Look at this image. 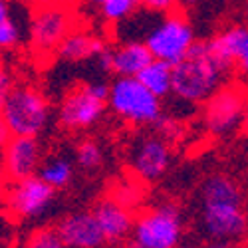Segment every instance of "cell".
I'll return each mask as SVG.
<instances>
[{"mask_svg": "<svg viewBox=\"0 0 248 248\" xmlns=\"http://www.w3.org/2000/svg\"><path fill=\"white\" fill-rule=\"evenodd\" d=\"M106 50H108V44L101 36L76 28L62 42V46L56 52V58L64 62H84V60H95Z\"/></svg>", "mask_w": 248, "mask_h": 248, "instance_id": "cell-17", "label": "cell"}, {"mask_svg": "<svg viewBox=\"0 0 248 248\" xmlns=\"http://www.w3.org/2000/svg\"><path fill=\"white\" fill-rule=\"evenodd\" d=\"M76 161H78V165L81 169L93 171L103 163V151H101V147L97 145L95 141L84 139L76 149Z\"/></svg>", "mask_w": 248, "mask_h": 248, "instance_id": "cell-22", "label": "cell"}, {"mask_svg": "<svg viewBox=\"0 0 248 248\" xmlns=\"http://www.w3.org/2000/svg\"><path fill=\"white\" fill-rule=\"evenodd\" d=\"M125 248H145V246H141L139 242H135V240H131V242H129V244H127Z\"/></svg>", "mask_w": 248, "mask_h": 248, "instance_id": "cell-32", "label": "cell"}, {"mask_svg": "<svg viewBox=\"0 0 248 248\" xmlns=\"http://www.w3.org/2000/svg\"><path fill=\"white\" fill-rule=\"evenodd\" d=\"M60 238L66 242L68 248H101L106 244V234L92 213H74L62 218L56 226Z\"/></svg>", "mask_w": 248, "mask_h": 248, "instance_id": "cell-14", "label": "cell"}, {"mask_svg": "<svg viewBox=\"0 0 248 248\" xmlns=\"http://www.w3.org/2000/svg\"><path fill=\"white\" fill-rule=\"evenodd\" d=\"M143 42L147 44L155 60L169 62L175 66L191 52L197 40L185 12L177 10L171 14H163L147 30Z\"/></svg>", "mask_w": 248, "mask_h": 248, "instance_id": "cell-7", "label": "cell"}, {"mask_svg": "<svg viewBox=\"0 0 248 248\" xmlns=\"http://www.w3.org/2000/svg\"><path fill=\"white\" fill-rule=\"evenodd\" d=\"M177 248H193V246H177Z\"/></svg>", "mask_w": 248, "mask_h": 248, "instance_id": "cell-34", "label": "cell"}, {"mask_svg": "<svg viewBox=\"0 0 248 248\" xmlns=\"http://www.w3.org/2000/svg\"><path fill=\"white\" fill-rule=\"evenodd\" d=\"M12 88H14V84H12L10 74H8L6 66H4V68H2V72H0V99H2V97H4Z\"/></svg>", "mask_w": 248, "mask_h": 248, "instance_id": "cell-26", "label": "cell"}, {"mask_svg": "<svg viewBox=\"0 0 248 248\" xmlns=\"http://www.w3.org/2000/svg\"><path fill=\"white\" fill-rule=\"evenodd\" d=\"M2 129L10 137H38L52 117L46 95L32 86H14L2 99Z\"/></svg>", "mask_w": 248, "mask_h": 248, "instance_id": "cell-4", "label": "cell"}, {"mask_svg": "<svg viewBox=\"0 0 248 248\" xmlns=\"http://www.w3.org/2000/svg\"><path fill=\"white\" fill-rule=\"evenodd\" d=\"M42 149L36 137L14 135L4 143V173L10 181L38 175Z\"/></svg>", "mask_w": 248, "mask_h": 248, "instance_id": "cell-13", "label": "cell"}, {"mask_svg": "<svg viewBox=\"0 0 248 248\" xmlns=\"http://www.w3.org/2000/svg\"><path fill=\"white\" fill-rule=\"evenodd\" d=\"M248 106V92L238 84H224L204 101L202 123L215 137H229L242 127Z\"/></svg>", "mask_w": 248, "mask_h": 248, "instance_id": "cell-8", "label": "cell"}, {"mask_svg": "<svg viewBox=\"0 0 248 248\" xmlns=\"http://www.w3.org/2000/svg\"><path fill=\"white\" fill-rule=\"evenodd\" d=\"M22 26L14 14V2L0 0V46L2 50L16 48L22 40Z\"/></svg>", "mask_w": 248, "mask_h": 248, "instance_id": "cell-20", "label": "cell"}, {"mask_svg": "<svg viewBox=\"0 0 248 248\" xmlns=\"http://www.w3.org/2000/svg\"><path fill=\"white\" fill-rule=\"evenodd\" d=\"M181 2V8H189V6H193V4H197L199 0H179Z\"/></svg>", "mask_w": 248, "mask_h": 248, "instance_id": "cell-29", "label": "cell"}, {"mask_svg": "<svg viewBox=\"0 0 248 248\" xmlns=\"http://www.w3.org/2000/svg\"><path fill=\"white\" fill-rule=\"evenodd\" d=\"M56 189L38 175L12 181L6 193L8 209L18 218H38L42 217L54 202Z\"/></svg>", "mask_w": 248, "mask_h": 248, "instance_id": "cell-11", "label": "cell"}, {"mask_svg": "<svg viewBox=\"0 0 248 248\" xmlns=\"http://www.w3.org/2000/svg\"><path fill=\"white\" fill-rule=\"evenodd\" d=\"M246 18H248V6H246Z\"/></svg>", "mask_w": 248, "mask_h": 248, "instance_id": "cell-35", "label": "cell"}, {"mask_svg": "<svg viewBox=\"0 0 248 248\" xmlns=\"http://www.w3.org/2000/svg\"><path fill=\"white\" fill-rule=\"evenodd\" d=\"M139 8V0H106L99 6V14L108 24H123Z\"/></svg>", "mask_w": 248, "mask_h": 248, "instance_id": "cell-21", "label": "cell"}, {"mask_svg": "<svg viewBox=\"0 0 248 248\" xmlns=\"http://www.w3.org/2000/svg\"><path fill=\"white\" fill-rule=\"evenodd\" d=\"M226 72L211 54L209 42H195L173 68V97L185 106H199L226 84Z\"/></svg>", "mask_w": 248, "mask_h": 248, "instance_id": "cell-2", "label": "cell"}, {"mask_svg": "<svg viewBox=\"0 0 248 248\" xmlns=\"http://www.w3.org/2000/svg\"><path fill=\"white\" fill-rule=\"evenodd\" d=\"M76 30L74 4L54 0L50 4L30 8L28 18V44L40 62L56 58L62 42Z\"/></svg>", "mask_w": 248, "mask_h": 248, "instance_id": "cell-3", "label": "cell"}, {"mask_svg": "<svg viewBox=\"0 0 248 248\" xmlns=\"http://www.w3.org/2000/svg\"><path fill=\"white\" fill-rule=\"evenodd\" d=\"M38 177L42 181H46L50 187H54L56 191L64 189L74 177V165H72L70 159L62 157V155L50 157L48 161H44L42 165H40Z\"/></svg>", "mask_w": 248, "mask_h": 248, "instance_id": "cell-19", "label": "cell"}, {"mask_svg": "<svg viewBox=\"0 0 248 248\" xmlns=\"http://www.w3.org/2000/svg\"><path fill=\"white\" fill-rule=\"evenodd\" d=\"M139 6L153 14H171L181 10L179 0H139Z\"/></svg>", "mask_w": 248, "mask_h": 248, "instance_id": "cell-25", "label": "cell"}, {"mask_svg": "<svg viewBox=\"0 0 248 248\" xmlns=\"http://www.w3.org/2000/svg\"><path fill=\"white\" fill-rule=\"evenodd\" d=\"M93 215L101 226L103 234H106V240L115 244L125 240L129 232H133L135 226V218L129 213V206L123 204L121 201H117L115 197H106L101 199L95 209Z\"/></svg>", "mask_w": 248, "mask_h": 248, "instance_id": "cell-15", "label": "cell"}, {"mask_svg": "<svg viewBox=\"0 0 248 248\" xmlns=\"http://www.w3.org/2000/svg\"><path fill=\"white\" fill-rule=\"evenodd\" d=\"M206 248H236V244L226 240H206Z\"/></svg>", "mask_w": 248, "mask_h": 248, "instance_id": "cell-27", "label": "cell"}, {"mask_svg": "<svg viewBox=\"0 0 248 248\" xmlns=\"http://www.w3.org/2000/svg\"><path fill=\"white\" fill-rule=\"evenodd\" d=\"M199 222L206 240L240 242L248 232L244 195L234 179L222 173L209 175L199 191Z\"/></svg>", "mask_w": 248, "mask_h": 248, "instance_id": "cell-1", "label": "cell"}, {"mask_svg": "<svg viewBox=\"0 0 248 248\" xmlns=\"http://www.w3.org/2000/svg\"><path fill=\"white\" fill-rule=\"evenodd\" d=\"M173 68L175 66L169 64V62L153 60L137 78L149 92H153L157 97L163 99L173 93Z\"/></svg>", "mask_w": 248, "mask_h": 248, "instance_id": "cell-18", "label": "cell"}, {"mask_svg": "<svg viewBox=\"0 0 248 248\" xmlns=\"http://www.w3.org/2000/svg\"><path fill=\"white\" fill-rule=\"evenodd\" d=\"M22 248H68V246L60 238L56 229H40L34 234H30V238Z\"/></svg>", "mask_w": 248, "mask_h": 248, "instance_id": "cell-23", "label": "cell"}, {"mask_svg": "<svg viewBox=\"0 0 248 248\" xmlns=\"http://www.w3.org/2000/svg\"><path fill=\"white\" fill-rule=\"evenodd\" d=\"M84 2L90 4V6H97V8H99L103 2H106V0H84Z\"/></svg>", "mask_w": 248, "mask_h": 248, "instance_id": "cell-30", "label": "cell"}, {"mask_svg": "<svg viewBox=\"0 0 248 248\" xmlns=\"http://www.w3.org/2000/svg\"><path fill=\"white\" fill-rule=\"evenodd\" d=\"M242 129H244V133H248V106H246V111H244V121H242Z\"/></svg>", "mask_w": 248, "mask_h": 248, "instance_id": "cell-31", "label": "cell"}, {"mask_svg": "<svg viewBox=\"0 0 248 248\" xmlns=\"http://www.w3.org/2000/svg\"><path fill=\"white\" fill-rule=\"evenodd\" d=\"M111 84L103 79L84 81L74 86L60 103L58 121L64 129H88L103 117L106 103L109 101Z\"/></svg>", "mask_w": 248, "mask_h": 248, "instance_id": "cell-6", "label": "cell"}, {"mask_svg": "<svg viewBox=\"0 0 248 248\" xmlns=\"http://www.w3.org/2000/svg\"><path fill=\"white\" fill-rule=\"evenodd\" d=\"M153 60L145 42L127 40L111 48V74H115V78H137Z\"/></svg>", "mask_w": 248, "mask_h": 248, "instance_id": "cell-16", "label": "cell"}, {"mask_svg": "<svg viewBox=\"0 0 248 248\" xmlns=\"http://www.w3.org/2000/svg\"><path fill=\"white\" fill-rule=\"evenodd\" d=\"M246 211H248V209H246Z\"/></svg>", "mask_w": 248, "mask_h": 248, "instance_id": "cell-36", "label": "cell"}, {"mask_svg": "<svg viewBox=\"0 0 248 248\" xmlns=\"http://www.w3.org/2000/svg\"><path fill=\"white\" fill-rule=\"evenodd\" d=\"M155 131H157L159 135H163L169 143H173V141H177V139L181 137V133H183V123H181L175 115H167V113H165V115L159 119V123L155 125Z\"/></svg>", "mask_w": 248, "mask_h": 248, "instance_id": "cell-24", "label": "cell"}, {"mask_svg": "<svg viewBox=\"0 0 248 248\" xmlns=\"http://www.w3.org/2000/svg\"><path fill=\"white\" fill-rule=\"evenodd\" d=\"M24 4H28L30 8H36V6H44V4H50L54 0H22Z\"/></svg>", "mask_w": 248, "mask_h": 248, "instance_id": "cell-28", "label": "cell"}, {"mask_svg": "<svg viewBox=\"0 0 248 248\" xmlns=\"http://www.w3.org/2000/svg\"><path fill=\"white\" fill-rule=\"evenodd\" d=\"M171 145L157 131L141 133L129 149V167L139 181L155 183L169 169Z\"/></svg>", "mask_w": 248, "mask_h": 248, "instance_id": "cell-10", "label": "cell"}, {"mask_svg": "<svg viewBox=\"0 0 248 248\" xmlns=\"http://www.w3.org/2000/svg\"><path fill=\"white\" fill-rule=\"evenodd\" d=\"M108 103L119 119L137 127H155L165 115L161 97L149 92L139 78H115Z\"/></svg>", "mask_w": 248, "mask_h": 248, "instance_id": "cell-5", "label": "cell"}, {"mask_svg": "<svg viewBox=\"0 0 248 248\" xmlns=\"http://www.w3.org/2000/svg\"><path fill=\"white\" fill-rule=\"evenodd\" d=\"M60 2H66V4H74L76 0H60Z\"/></svg>", "mask_w": 248, "mask_h": 248, "instance_id": "cell-33", "label": "cell"}, {"mask_svg": "<svg viewBox=\"0 0 248 248\" xmlns=\"http://www.w3.org/2000/svg\"><path fill=\"white\" fill-rule=\"evenodd\" d=\"M183 236V218L173 202H161L135 218L133 240L145 248H177Z\"/></svg>", "mask_w": 248, "mask_h": 248, "instance_id": "cell-9", "label": "cell"}, {"mask_svg": "<svg viewBox=\"0 0 248 248\" xmlns=\"http://www.w3.org/2000/svg\"><path fill=\"white\" fill-rule=\"evenodd\" d=\"M206 42L215 60L226 72L238 70L248 78V26H231Z\"/></svg>", "mask_w": 248, "mask_h": 248, "instance_id": "cell-12", "label": "cell"}]
</instances>
